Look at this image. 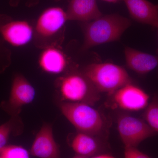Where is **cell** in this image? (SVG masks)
<instances>
[{"label":"cell","mask_w":158,"mask_h":158,"mask_svg":"<svg viewBox=\"0 0 158 158\" xmlns=\"http://www.w3.org/2000/svg\"><path fill=\"white\" fill-rule=\"evenodd\" d=\"M34 28L26 20L10 21L0 25V35L9 44L15 47L24 46L33 39Z\"/></svg>","instance_id":"8"},{"label":"cell","mask_w":158,"mask_h":158,"mask_svg":"<svg viewBox=\"0 0 158 158\" xmlns=\"http://www.w3.org/2000/svg\"><path fill=\"white\" fill-rule=\"evenodd\" d=\"M31 153L39 158H61L59 146L55 141L52 128L44 123L35 137Z\"/></svg>","instance_id":"10"},{"label":"cell","mask_w":158,"mask_h":158,"mask_svg":"<svg viewBox=\"0 0 158 158\" xmlns=\"http://www.w3.org/2000/svg\"><path fill=\"white\" fill-rule=\"evenodd\" d=\"M66 12L68 21L85 23L102 15L96 0H71Z\"/></svg>","instance_id":"13"},{"label":"cell","mask_w":158,"mask_h":158,"mask_svg":"<svg viewBox=\"0 0 158 158\" xmlns=\"http://www.w3.org/2000/svg\"><path fill=\"white\" fill-rule=\"evenodd\" d=\"M57 88L63 102L92 106L100 98V92L83 73L72 72L61 77L57 80Z\"/></svg>","instance_id":"2"},{"label":"cell","mask_w":158,"mask_h":158,"mask_svg":"<svg viewBox=\"0 0 158 158\" xmlns=\"http://www.w3.org/2000/svg\"><path fill=\"white\" fill-rule=\"evenodd\" d=\"M83 49L117 41L131 26V20L117 14L102 15L85 23Z\"/></svg>","instance_id":"1"},{"label":"cell","mask_w":158,"mask_h":158,"mask_svg":"<svg viewBox=\"0 0 158 158\" xmlns=\"http://www.w3.org/2000/svg\"><path fill=\"white\" fill-rule=\"evenodd\" d=\"M126 62L130 69L140 74H145L158 66V57L126 47L125 49Z\"/></svg>","instance_id":"14"},{"label":"cell","mask_w":158,"mask_h":158,"mask_svg":"<svg viewBox=\"0 0 158 158\" xmlns=\"http://www.w3.org/2000/svg\"><path fill=\"white\" fill-rule=\"evenodd\" d=\"M89 158H116L113 156L109 155L107 154H99L94 156L91 157Z\"/></svg>","instance_id":"20"},{"label":"cell","mask_w":158,"mask_h":158,"mask_svg":"<svg viewBox=\"0 0 158 158\" xmlns=\"http://www.w3.org/2000/svg\"><path fill=\"white\" fill-rule=\"evenodd\" d=\"M124 158H151L144 153L136 147H125Z\"/></svg>","instance_id":"19"},{"label":"cell","mask_w":158,"mask_h":158,"mask_svg":"<svg viewBox=\"0 0 158 158\" xmlns=\"http://www.w3.org/2000/svg\"><path fill=\"white\" fill-rule=\"evenodd\" d=\"M73 158H89L88 157H86L83 156L78 155H77L76 156H75L74 157H73Z\"/></svg>","instance_id":"22"},{"label":"cell","mask_w":158,"mask_h":158,"mask_svg":"<svg viewBox=\"0 0 158 158\" xmlns=\"http://www.w3.org/2000/svg\"><path fill=\"white\" fill-rule=\"evenodd\" d=\"M60 108L63 115L79 132L96 136L104 128V121L102 115L91 105L62 102Z\"/></svg>","instance_id":"4"},{"label":"cell","mask_w":158,"mask_h":158,"mask_svg":"<svg viewBox=\"0 0 158 158\" xmlns=\"http://www.w3.org/2000/svg\"><path fill=\"white\" fill-rule=\"evenodd\" d=\"M38 65L44 72L59 74L66 70L68 59L65 53L56 47L49 46L43 50L38 58Z\"/></svg>","instance_id":"11"},{"label":"cell","mask_w":158,"mask_h":158,"mask_svg":"<svg viewBox=\"0 0 158 158\" xmlns=\"http://www.w3.org/2000/svg\"><path fill=\"white\" fill-rule=\"evenodd\" d=\"M113 94L115 102L123 110L139 111L148 105V94L131 83L123 86Z\"/></svg>","instance_id":"9"},{"label":"cell","mask_w":158,"mask_h":158,"mask_svg":"<svg viewBox=\"0 0 158 158\" xmlns=\"http://www.w3.org/2000/svg\"><path fill=\"white\" fill-rule=\"evenodd\" d=\"M117 128L125 147L137 148L142 141L156 133L144 120L128 115L118 117Z\"/></svg>","instance_id":"5"},{"label":"cell","mask_w":158,"mask_h":158,"mask_svg":"<svg viewBox=\"0 0 158 158\" xmlns=\"http://www.w3.org/2000/svg\"><path fill=\"white\" fill-rule=\"evenodd\" d=\"M20 123L18 116H11L10 120L0 126V149L6 146L11 134H18Z\"/></svg>","instance_id":"16"},{"label":"cell","mask_w":158,"mask_h":158,"mask_svg":"<svg viewBox=\"0 0 158 158\" xmlns=\"http://www.w3.org/2000/svg\"><path fill=\"white\" fill-rule=\"evenodd\" d=\"M83 73L99 92L113 94L131 83L126 70L113 63H92L85 67Z\"/></svg>","instance_id":"3"},{"label":"cell","mask_w":158,"mask_h":158,"mask_svg":"<svg viewBox=\"0 0 158 158\" xmlns=\"http://www.w3.org/2000/svg\"><path fill=\"white\" fill-rule=\"evenodd\" d=\"M156 27L157 28L158 30V23L157 25V26H156Z\"/></svg>","instance_id":"24"},{"label":"cell","mask_w":158,"mask_h":158,"mask_svg":"<svg viewBox=\"0 0 158 158\" xmlns=\"http://www.w3.org/2000/svg\"><path fill=\"white\" fill-rule=\"evenodd\" d=\"M0 156L3 158H30L25 148L15 145H6L0 149Z\"/></svg>","instance_id":"18"},{"label":"cell","mask_w":158,"mask_h":158,"mask_svg":"<svg viewBox=\"0 0 158 158\" xmlns=\"http://www.w3.org/2000/svg\"><path fill=\"white\" fill-rule=\"evenodd\" d=\"M102 1H105V2H108L116 3L119 1H123V0H102Z\"/></svg>","instance_id":"21"},{"label":"cell","mask_w":158,"mask_h":158,"mask_svg":"<svg viewBox=\"0 0 158 158\" xmlns=\"http://www.w3.org/2000/svg\"><path fill=\"white\" fill-rule=\"evenodd\" d=\"M67 21L66 11L60 7H50L40 15L34 31L40 38H51L62 30Z\"/></svg>","instance_id":"7"},{"label":"cell","mask_w":158,"mask_h":158,"mask_svg":"<svg viewBox=\"0 0 158 158\" xmlns=\"http://www.w3.org/2000/svg\"><path fill=\"white\" fill-rule=\"evenodd\" d=\"M130 15L138 22L156 27L158 23V4L148 0H123Z\"/></svg>","instance_id":"12"},{"label":"cell","mask_w":158,"mask_h":158,"mask_svg":"<svg viewBox=\"0 0 158 158\" xmlns=\"http://www.w3.org/2000/svg\"><path fill=\"white\" fill-rule=\"evenodd\" d=\"M35 96L34 87L22 75H15L11 83L9 99L1 106L11 116H18L23 106L31 103Z\"/></svg>","instance_id":"6"},{"label":"cell","mask_w":158,"mask_h":158,"mask_svg":"<svg viewBox=\"0 0 158 158\" xmlns=\"http://www.w3.org/2000/svg\"><path fill=\"white\" fill-rule=\"evenodd\" d=\"M0 158H3L1 156H0Z\"/></svg>","instance_id":"25"},{"label":"cell","mask_w":158,"mask_h":158,"mask_svg":"<svg viewBox=\"0 0 158 158\" xmlns=\"http://www.w3.org/2000/svg\"><path fill=\"white\" fill-rule=\"evenodd\" d=\"M148 124L156 132H158V97L155 96L148 105L144 114Z\"/></svg>","instance_id":"17"},{"label":"cell","mask_w":158,"mask_h":158,"mask_svg":"<svg viewBox=\"0 0 158 158\" xmlns=\"http://www.w3.org/2000/svg\"><path fill=\"white\" fill-rule=\"evenodd\" d=\"M71 146L77 155L88 158L97 155L101 148L96 136L79 132L73 139Z\"/></svg>","instance_id":"15"},{"label":"cell","mask_w":158,"mask_h":158,"mask_svg":"<svg viewBox=\"0 0 158 158\" xmlns=\"http://www.w3.org/2000/svg\"><path fill=\"white\" fill-rule=\"evenodd\" d=\"M18 1V0H11V3L14 5V4L17 3Z\"/></svg>","instance_id":"23"}]
</instances>
